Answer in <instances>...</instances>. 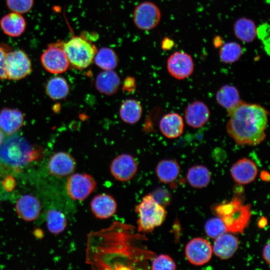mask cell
<instances>
[{"mask_svg":"<svg viewBox=\"0 0 270 270\" xmlns=\"http://www.w3.org/2000/svg\"><path fill=\"white\" fill-rule=\"evenodd\" d=\"M269 28V25L264 23L260 26L256 30V35L263 42L265 50L268 54H269L270 46Z\"/></svg>","mask_w":270,"mask_h":270,"instance_id":"d590c367","label":"cell"},{"mask_svg":"<svg viewBox=\"0 0 270 270\" xmlns=\"http://www.w3.org/2000/svg\"><path fill=\"white\" fill-rule=\"evenodd\" d=\"M159 128L161 133L168 138H176L183 132L184 122L182 116L178 113L170 112L164 115L160 119Z\"/></svg>","mask_w":270,"mask_h":270,"instance_id":"d6986e66","label":"cell"},{"mask_svg":"<svg viewBox=\"0 0 270 270\" xmlns=\"http://www.w3.org/2000/svg\"><path fill=\"white\" fill-rule=\"evenodd\" d=\"M258 169L256 164L248 158H240L232 164L230 174L233 179L241 184H248L256 177Z\"/></svg>","mask_w":270,"mask_h":270,"instance_id":"9a60e30c","label":"cell"},{"mask_svg":"<svg viewBox=\"0 0 270 270\" xmlns=\"http://www.w3.org/2000/svg\"><path fill=\"white\" fill-rule=\"evenodd\" d=\"M41 62L44 68L52 74H60L66 71L70 62L62 48V43L50 44L42 53Z\"/></svg>","mask_w":270,"mask_h":270,"instance_id":"9c48e42d","label":"cell"},{"mask_svg":"<svg viewBox=\"0 0 270 270\" xmlns=\"http://www.w3.org/2000/svg\"><path fill=\"white\" fill-rule=\"evenodd\" d=\"M76 161L70 154L60 152L54 154L50 158L48 164L50 174L58 177L72 174L76 168Z\"/></svg>","mask_w":270,"mask_h":270,"instance_id":"5bb4252c","label":"cell"},{"mask_svg":"<svg viewBox=\"0 0 270 270\" xmlns=\"http://www.w3.org/2000/svg\"><path fill=\"white\" fill-rule=\"evenodd\" d=\"M216 98L218 104L227 111L236 106L241 100L238 90L229 84L224 85L218 89Z\"/></svg>","mask_w":270,"mask_h":270,"instance_id":"d4e9b609","label":"cell"},{"mask_svg":"<svg viewBox=\"0 0 270 270\" xmlns=\"http://www.w3.org/2000/svg\"><path fill=\"white\" fill-rule=\"evenodd\" d=\"M256 30L254 22L246 18L238 19L234 24L235 36L240 40L246 43L252 42L256 38Z\"/></svg>","mask_w":270,"mask_h":270,"instance_id":"484cf974","label":"cell"},{"mask_svg":"<svg viewBox=\"0 0 270 270\" xmlns=\"http://www.w3.org/2000/svg\"><path fill=\"white\" fill-rule=\"evenodd\" d=\"M7 51L3 47L0 46V79L2 80L8 78L6 64V54Z\"/></svg>","mask_w":270,"mask_h":270,"instance_id":"8d00e7d4","label":"cell"},{"mask_svg":"<svg viewBox=\"0 0 270 270\" xmlns=\"http://www.w3.org/2000/svg\"><path fill=\"white\" fill-rule=\"evenodd\" d=\"M6 64L8 78L18 80L30 74L32 64L28 56L22 50L7 51Z\"/></svg>","mask_w":270,"mask_h":270,"instance_id":"ba28073f","label":"cell"},{"mask_svg":"<svg viewBox=\"0 0 270 270\" xmlns=\"http://www.w3.org/2000/svg\"><path fill=\"white\" fill-rule=\"evenodd\" d=\"M138 214V230L140 232L150 233L160 226L166 216L164 206L160 204L152 194L146 195L135 208Z\"/></svg>","mask_w":270,"mask_h":270,"instance_id":"5b68a950","label":"cell"},{"mask_svg":"<svg viewBox=\"0 0 270 270\" xmlns=\"http://www.w3.org/2000/svg\"><path fill=\"white\" fill-rule=\"evenodd\" d=\"M212 210L224 222L228 232L242 234L251 216L250 205L244 204L238 196L218 204Z\"/></svg>","mask_w":270,"mask_h":270,"instance_id":"277c9868","label":"cell"},{"mask_svg":"<svg viewBox=\"0 0 270 270\" xmlns=\"http://www.w3.org/2000/svg\"><path fill=\"white\" fill-rule=\"evenodd\" d=\"M2 185L6 190H12L15 186V182L12 177L8 176L6 177L2 182Z\"/></svg>","mask_w":270,"mask_h":270,"instance_id":"74e56055","label":"cell"},{"mask_svg":"<svg viewBox=\"0 0 270 270\" xmlns=\"http://www.w3.org/2000/svg\"><path fill=\"white\" fill-rule=\"evenodd\" d=\"M96 186L95 179L91 175L84 173L70 174L66 183V190L69 196L79 201L86 199Z\"/></svg>","mask_w":270,"mask_h":270,"instance_id":"52a82bcc","label":"cell"},{"mask_svg":"<svg viewBox=\"0 0 270 270\" xmlns=\"http://www.w3.org/2000/svg\"><path fill=\"white\" fill-rule=\"evenodd\" d=\"M161 14L154 4L144 2L134 9L133 20L135 25L140 30H148L153 29L160 22Z\"/></svg>","mask_w":270,"mask_h":270,"instance_id":"30bf717a","label":"cell"},{"mask_svg":"<svg viewBox=\"0 0 270 270\" xmlns=\"http://www.w3.org/2000/svg\"><path fill=\"white\" fill-rule=\"evenodd\" d=\"M90 210L98 218L106 219L112 216L116 212L117 204L112 196L100 194L91 200Z\"/></svg>","mask_w":270,"mask_h":270,"instance_id":"e0dca14e","label":"cell"},{"mask_svg":"<svg viewBox=\"0 0 270 270\" xmlns=\"http://www.w3.org/2000/svg\"><path fill=\"white\" fill-rule=\"evenodd\" d=\"M166 68L172 77L182 80L192 74L194 64L190 55L183 52H176L168 58Z\"/></svg>","mask_w":270,"mask_h":270,"instance_id":"8fae6325","label":"cell"},{"mask_svg":"<svg viewBox=\"0 0 270 270\" xmlns=\"http://www.w3.org/2000/svg\"><path fill=\"white\" fill-rule=\"evenodd\" d=\"M210 113L208 106L202 102L196 100L188 104L184 110V118L188 126L200 128L209 120Z\"/></svg>","mask_w":270,"mask_h":270,"instance_id":"2e32d148","label":"cell"},{"mask_svg":"<svg viewBox=\"0 0 270 270\" xmlns=\"http://www.w3.org/2000/svg\"><path fill=\"white\" fill-rule=\"evenodd\" d=\"M0 26L6 35L18 37L24 32L26 22L20 14L12 12L1 18Z\"/></svg>","mask_w":270,"mask_h":270,"instance_id":"7402d4cb","label":"cell"},{"mask_svg":"<svg viewBox=\"0 0 270 270\" xmlns=\"http://www.w3.org/2000/svg\"><path fill=\"white\" fill-rule=\"evenodd\" d=\"M42 154V148L32 146L26 140L18 136H10L0 147L1 160L16 168L37 160Z\"/></svg>","mask_w":270,"mask_h":270,"instance_id":"3957f363","label":"cell"},{"mask_svg":"<svg viewBox=\"0 0 270 270\" xmlns=\"http://www.w3.org/2000/svg\"><path fill=\"white\" fill-rule=\"evenodd\" d=\"M24 116L18 110L4 108L0 112V128L7 135L17 131L22 125Z\"/></svg>","mask_w":270,"mask_h":270,"instance_id":"44dd1931","label":"cell"},{"mask_svg":"<svg viewBox=\"0 0 270 270\" xmlns=\"http://www.w3.org/2000/svg\"><path fill=\"white\" fill-rule=\"evenodd\" d=\"M131 226L114 222L88 236L86 262L96 269H136L155 256L141 241L144 235Z\"/></svg>","mask_w":270,"mask_h":270,"instance_id":"6da1fadb","label":"cell"},{"mask_svg":"<svg viewBox=\"0 0 270 270\" xmlns=\"http://www.w3.org/2000/svg\"><path fill=\"white\" fill-rule=\"evenodd\" d=\"M46 224L50 232L59 234L66 227V217L61 212L56 210H51L48 212L46 214Z\"/></svg>","mask_w":270,"mask_h":270,"instance_id":"1f68e13d","label":"cell"},{"mask_svg":"<svg viewBox=\"0 0 270 270\" xmlns=\"http://www.w3.org/2000/svg\"><path fill=\"white\" fill-rule=\"evenodd\" d=\"M8 8L20 14L28 12L34 4V0H6Z\"/></svg>","mask_w":270,"mask_h":270,"instance_id":"e575fe53","label":"cell"},{"mask_svg":"<svg viewBox=\"0 0 270 270\" xmlns=\"http://www.w3.org/2000/svg\"><path fill=\"white\" fill-rule=\"evenodd\" d=\"M62 48L69 62L78 69L88 67L97 52L94 45L80 36H74L62 43Z\"/></svg>","mask_w":270,"mask_h":270,"instance_id":"8992f818","label":"cell"},{"mask_svg":"<svg viewBox=\"0 0 270 270\" xmlns=\"http://www.w3.org/2000/svg\"><path fill=\"white\" fill-rule=\"evenodd\" d=\"M270 242H268L264 246L262 251V257L266 262L270 264Z\"/></svg>","mask_w":270,"mask_h":270,"instance_id":"ab89813d","label":"cell"},{"mask_svg":"<svg viewBox=\"0 0 270 270\" xmlns=\"http://www.w3.org/2000/svg\"><path fill=\"white\" fill-rule=\"evenodd\" d=\"M69 90L66 80L62 76H56L50 79L46 86V94L54 100L65 98L68 95Z\"/></svg>","mask_w":270,"mask_h":270,"instance_id":"f1b7e54d","label":"cell"},{"mask_svg":"<svg viewBox=\"0 0 270 270\" xmlns=\"http://www.w3.org/2000/svg\"><path fill=\"white\" fill-rule=\"evenodd\" d=\"M110 171L116 180L126 182L131 180L138 171V164L135 159L129 154H121L112 162Z\"/></svg>","mask_w":270,"mask_h":270,"instance_id":"4fadbf2b","label":"cell"},{"mask_svg":"<svg viewBox=\"0 0 270 270\" xmlns=\"http://www.w3.org/2000/svg\"><path fill=\"white\" fill-rule=\"evenodd\" d=\"M120 79L118 74L112 70H104L96 76L95 86L97 90L106 95L115 94L120 86Z\"/></svg>","mask_w":270,"mask_h":270,"instance_id":"603a6c76","label":"cell"},{"mask_svg":"<svg viewBox=\"0 0 270 270\" xmlns=\"http://www.w3.org/2000/svg\"><path fill=\"white\" fill-rule=\"evenodd\" d=\"M40 208L38 200L30 194L21 196L16 206V211L19 216L28 222L35 220L38 217Z\"/></svg>","mask_w":270,"mask_h":270,"instance_id":"ffe728a7","label":"cell"},{"mask_svg":"<svg viewBox=\"0 0 270 270\" xmlns=\"http://www.w3.org/2000/svg\"><path fill=\"white\" fill-rule=\"evenodd\" d=\"M242 49L240 45L234 42L224 44L220 49V58L225 64H232L240 58Z\"/></svg>","mask_w":270,"mask_h":270,"instance_id":"4dcf8cb0","label":"cell"},{"mask_svg":"<svg viewBox=\"0 0 270 270\" xmlns=\"http://www.w3.org/2000/svg\"><path fill=\"white\" fill-rule=\"evenodd\" d=\"M212 254V248L208 240L201 238L191 240L186 245L185 254L188 261L195 266L208 262Z\"/></svg>","mask_w":270,"mask_h":270,"instance_id":"7c38bea8","label":"cell"},{"mask_svg":"<svg viewBox=\"0 0 270 270\" xmlns=\"http://www.w3.org/2000/svg\"><path fill=\"white\" fill-rule=\"evenodd\" d=\"M204 230L208 236L214 239L227 232L224 222L218 216L208 219L204 225Z\"/></svg>","mask_w":270,"mask_h":270,"instance_id":"d6a6232c","label":"cell"},{"mask_svg":"<svg viewBox=\"0 0 270 270\" xmlns=\"http://www.w3.org/2000/svg\"><path fill=\"white\" fill-rule=\"evenodd\" d=\"M260 178L264 182H269L270 180V174L269 173L265 170H262L260 174Z\"/></svg>","mask_w":270,"mask_h":270,"instance_id":"60d3db41","label":"cell"},{"mask_svg":"<svg viewBox=\"0 0 270 270\" xmlns=\"http://www.w3.org/2000/svg\"><path fill=\"white\" fill-rule=\"evenodd\" d=\"M267 224L266 218L264 216L262 217L258 221V225L260 228H264Z\"/></svg>","mask_w":270,"mask_h":270,"instance_id":"b9f144b4","label":"cell"},{"mask_svg":"<svg viewBox=\"0 0 270 270\" xmlns=\"http://www.w3.org/2000/svg\"><path fill=\"white\" fill-rule=\"evenodd\" d=\"M135 83L133 78H126L124 83V90L127 92H131L134 89Z\"/></svg>","mask_w":270,"mask_h":270,"instance_id":"f35d334b","label":"cell"},{"mask_svg":"<svg viewBox=\"0 0 270 270\" xmlns=\"http://www.w3.org/2000/svg\"><path fill=\"white\" fill-rule=\"evenodd\" d=\"M142 111V106L138 101L134 99H128L120 105L119 113L123 122L134 124L140 120Z\"/></svg>","mask_w":270,"mask_h":270,"instance_id":"4316f807","label":"cell"},{"mask_svg":"<svg viewBox=\"0 0 270 270\" xmlns=\"http://www.w3.org/2000/svg\"><path fill=\"white\" fill-rule=\"evenodd\" d=\"M238 247V238L226 232L214 238L212 248L216 256L222 260H227L234 255Z\"/></svg>","mask_w":270,"mask_h":270,"instance_id":"ac0fdd59","label":"cell"},{"mask_svg":"<svg viewBox=\"0 0 270 270\" xmlns=\"http://www.w3.org/2000/svg\"><path fill=\"white\" fill-rule=\"evenodd\" d=\"M210 173L208 169L202 165L190 167L188 171L186 178L189 184L194 188L206 187L210 180Z\"/></svg>","mask_w":270,"mask_h":270,"instance_id":"83f0119b","label":"cell"},{"mask_svg":"<svg viewBox=\"0 0 270 270\" xmlns=\"http://www.w3.org/2000/svg\"><path fill=\"white\" fill-rule=\"evenodd\" d=\"M227 112L226 132L238 145L254 146L264 140L269 115L264 108L240 100Z\"/></svg>","mask_w":270,"mask_h":270,"instance_id":"7a4b0ae2","label":"cell"},{"mask_svg":"<svg viewBox=\"0 0 270 270\" xmlns=\"http://www.w3.org/2000/svg\"><path fill=\"white\" fill-rule=\"evenodd\" d=\"M3 140H4V136H3L2 132L0 130V146L2 143Z\"/></svg>","mask_w":270,"mask_h":270,"instance_id":"7bdbcfd3","label":"cell"},{"mask_svg":"<svg viewBox=\"0 0 270 270\" xmlns=\"http://www.w3.org/2000/svg\"><path fill=\"white\" fill-rule=\"evenodd\" d=\"M94 59L95 64L103 70H112L118 63L116 52L109 48H100L96 52Z\"/></svg>","mask_w":270,"mask_h":270,"instance_id":"f546056e","label":"cell"},{"mask_svg":"<svg viewBox=\"0 0 270 270\" xmlns=\"http://www.w3.org/2000/svg\"><path fill=\"white\" fill-rule=\"evenodd\" d=\"M180 168L178 162L173 159L162 160L156 167V173L158 180L164 184L174 181L178 177Z\"/></svg>","mask_w":270,"mask_h":270,"instance_id":"cb8c5ba5","label":"cell"},{"mask_svg":"<svg viewBox=\"0 0 270 270\" xmlns=\"http://www.w3.org/2000/svg\"><path fill=\"white\" fill-rule=\"evenodd\" d=\"M176 266L172 258L164 254L154 256L151 264V268L153 270H174Z\"/></svg>","mask_w":270,"mask_h":270,"instance_id":"836d02e7","label":"cell"}]
</instances>
